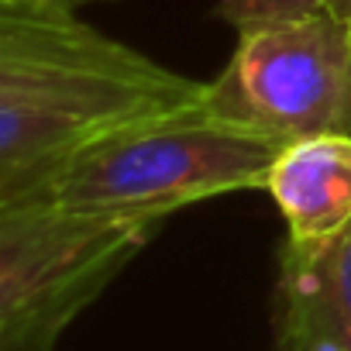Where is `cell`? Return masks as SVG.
<instances>
[{
	"label": "cell",
	"instance_id": "obj_1",
	"mask_svg": "<svg viewBox=\"0 0 351 351\" xmlns=\"http://www.w3.org/2000/svg\"><path fill=\"white\" fill-rule=\"evenodd\" d=\"M204 90L69 8H0V204L110 134L197 107Z\"/></svg>",
	"mask_w": 351,
	"mask_h": 351
},
{
	"label": "cell",
	"instance_id": "obj_2",
	"mask_svg": "<svg viewBox=\"0 0 351 351\" xmlns=\"http://www.w3.org/2000/svg\"><path fill=\"white\" fill-rule=\"evenodd\" d=\"M276 155V145L207 117L197 104L76 152L32 197H49L97 217L162 228L165 217L190 204L262 190Z\"/></svg>",
	"mask_w": 351,
	"mask_h": 351
},
{
	"label": "cell",
	"instance_id": "obj_3",
	"mask_svg": "<svg viewBox=\"0 0 351 351\" xmlns=\"http://www.w3.org/2000/svg\"><path fill=\"white\" fill-rule=\"evenodd\" d=\"M155 231L49 197L0 204V351H56L66 327Z\"/></svg>",
	"mask_w": 351,
	"mask_h": 351
},
{
	"label": "cell",
	"instance_id": "obj_4",
	"mask_svg": "<svg viewBox=\"0 0 351 351\" xmlns=\"http://www.w3.org/2000/svg\"><path fill=\"white\" fill-rule=\"evenodd\" d=\"M200 110L276 148L351 134V28L330 11L238 32Z\"/></svg>",
	"mask_w": 351,
	"mask_h": 351
},
{
	"label": "cell",
	"instance_id": "obj_5",
	"mask_svg": "<svg viewBox=\"0 0 351 351\" xmlns=\"http://www.w3.org/2000/svg\"><path fill=\"white\" fill-rule=\"evenodd\" d=\"M276 348L351 351V224L279 248Z\"/></svg>",
	"mask_w": 351,
	"mask_h": 351
},
{
	"label": "cell",
	"instance_id": "obj_6",
	"mask_svg": "<svg viewBox=\"0 0 351 351\" xmlns=\"http://www.w3.org/2000/svg\"><path fill=\"white\" fill-rule=\"evenodd\" d=\"M286 238H327L351 224V134H317L279 148L265 186Z\"/></svg>",
	"mask_w": 351,
	"mask_h": 351
},
{
	"label": "cell",
	"instance_id": "obj_7",
	"mask_svg": "<svg viewBox=\"0 0 351 351\" xmlns=\"http://www.w3.org/2000/svg\"><path fill=\"white\" fill-rule=\"evenodd\" d=\"M320 11H327V0H221L217 4V18H224L234 32H248L258 25H282Z\"/></svg>",
	"mask_w": 351,
	"mask_h": 351
},
{
	"label": "cell",
	"instance_id": "obj_8",
	"mask_svg": "<svg viewBox=\"0 0 351 351\" xmlns=\"http://www.w3.org/2000/svg\"><path fill=\"white\" fill-rule=\"evenodd\" d=\"M83 4H93V0H0V8H69V11H76V8H83Z\"/></svg>",
	"mask_w": 351,
	"mask_h": 351
},
{
	"label": "cell",
	"instance_id": "obj_9",
	"mask_svg": "<svg viewBox=\"0 0 351 351\" xmlns=\"http://www.w3.org/2000/svg\"><path fill=\"white\" fill-rule=\"evenodd\" d=\"M327 11L351 28V0H327Z\"/></svg>",
	"mask_w": 351,
	"mask_h": 351
}]
</instances>
